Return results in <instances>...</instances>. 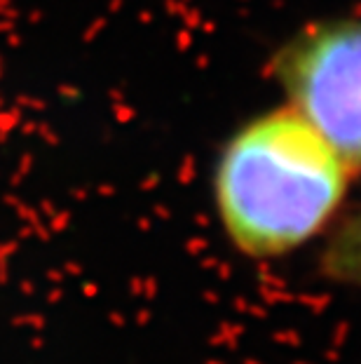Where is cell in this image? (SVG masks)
Returning <instances> with one entry per match:
<instances>
[{"label": "cell", "instance_id": "2", "mask_svg": "<svg viewBox=\"0 0 361 364\" xmlns=\"http://www.w3.org/2000/svg\"><path fill=\"white\" fill-rule=\"evenodd\" d=\"M270 73L340 158L361 172V19H326L300 28L275 52Z\"/></svg>", "mask_w": 361, "mask_h": 364}, {"label": "cell", "instance_id": "1", "mask_svg": "<svg viewBox=\"0 0 361 364\" xmlns=\"http://www.w3.org/2000/svg\"><path fill=\"white\" fill-rule=\"evenodd\" d=\"M352 174L289 104L258 113L216 158L211 193L218 224L244 259H282L331 228Z\"/></svg>", "mask_w": 361, "mask_h": 364}, {"label": "cell", "instance_id": "3", "mask_svg": "<svg viewBox=\"0 0 361 364\" xmlns=\"http://www.w3.org/2000/svg\"><path fill=\"white\" fill-rule=\"evenodd\" d=\"M319 271L331 282L361 289V207L331 230Z\"/></svg>", "mask_w": 361, "mask_h": 364}]
</instances>
